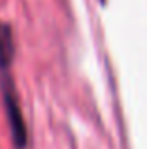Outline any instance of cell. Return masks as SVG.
Returning a JSON list of instances; mask_svg holds the SVG:
<instances>
[{
	"label": "cell",
	"mask_w": 147,
	"mask_h": 149,
	"mask_svg": "<svg viewBox=\"0 0 147 149\" xmlns=\"http://www.w3.org/2000/svg\"><path fill=\"white\" fill-rule=\"evenodd\" d=\"M0 76H2L0 81H2L4 109H6V117H8V123H10L11 134H13V143L17 149H23L26 143V127H25V119L21 115L15 85L10 77V66H0Z\"/></svg>",
	"instance_id": "6da1fadb"
}]
</instances>
